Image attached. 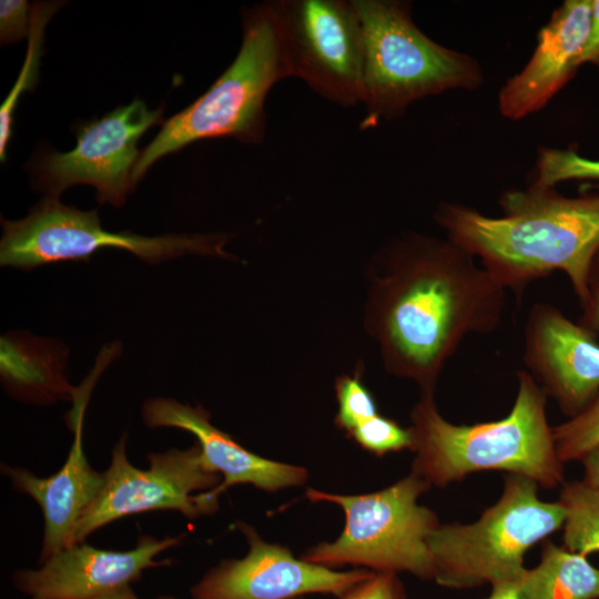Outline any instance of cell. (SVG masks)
<instances>
[{
	"instance_id": "obj_13",
	"label": "cell",
	"mask_w": 599,
	"mask_h": 599,
	"mask_svg": "<svg viewBox=\"0 0 599 599\" xmlns=\"http://www.w3.org/2000/svg\"><path fill=\"white\" fill-rule=\"evenodd\" d=\"M526 372L573 417L599 395V343L549 303H535L522 333Z\"/></svg>"
},
{
	"instance_id": "obj_27",
	"label": "cell",
	"mask_w": 599,
	"mask_h": 599,
	"mask_svg": "<svg viewBox=\"0 0 599 599\" xmlns=\"http://www.w3.org/2000/svg\"><path fill=\"white\" fill-rule=\"evenodd\" d=\"M339 599H406V593L396 573L374 571Z\"/></svg>"
},
{
	"instance_id": "obj_34",
	"label": "cell",
	"mask_w": 599,
	"mask_h": 599,
	"mask_svg": "<svg viewBox=\"0 0 599 599\" xmlns=\"http://www.w3.org/2000/svg\"><path fill=\"white\" fill-rule=\"evenodd\" d=\"M296 599H303V597L302 598H296Z\"/></svg>"
},
{
	"instance_id": "obj_3",
	"label": "cell",
	"mask_w": 599,
	"mask_h": 599,
	"mask_svg": "<svg viewBox=\"0 0 599 599\" xmlns=\"http://www.w3.org/2000/svg\"><path fill=\"white\" fill-rule=\"evenodd\" d=\"M517 395L499 420L456 425L438 412L434 395H422L410 413L413 473L444 487L480 470H506L552 488L564 478L552 427L546 416L547 395L525 370L517 373Z\"/></svg>"
},
{
	"instance_id": "obj_18",
	"label": "cell",
	"mask_w": 599,
	"mask_h": 599,
	"mask_svg": "<svg viewBox=\"0 0 599 599\" xmlns=\"http://www.w3.org/2000/svg\"><path fill=\"white\" fill-rule=\"evenodd\" d=\"M68 356L58 343L31 335L1 337V379L7 390L21 400L50 404L73 397L64 375Z\"/></svg>"
},
{
	"instance_id": "obj_2",
	"label": "cell",
	"mask_w": 599,
	"mask_h": 599,
	"mask_svg": "<svg viewBox=\"0 0 599 599\" xmlns=\"http://www.w3.org/2000/svg\"><path fill=\"white\" fill-rule=\"evenodd\" d=\"M499 205L502 214L495 217L441 202L434 220L507 291L520 294L531 282L560 271L581 303L599 250V193L565 196L555 187L529 184L505 191Z\"/></svg>"
},
{
	"instance_id": "obj_23",
	"label": "cell",
	"mask_w": 599,
	"mask_h": 599,
	"mask_svg": "<svg viewBox=\"0 0 599 599\" xmlns=\"http://www.w3.org/2000/svg\"><path fill=\"white\" fill-rule=\"evenodd\" d=\"M559 460H582L599 447V395L582 410L561 425L552 427Z\"/></svg>"
},
{
	"instance_id": "obj_22",
	"label": "cell",
	"mask_w": 599,
	"mask_h": 599,
	"mask_svg": "<svg viewBox=\"0 0 599 599\" xmlns=\"http://www.w3.org/2000/svg\"><path fill=\"white\" fill-rule=\"evenodd\" d=\"M567 181L595 182L599 186V160L582 156L572 149L540 148L530 184L555 187Z\"/></svg>"
},
{
	"instance_id": "obj_15",
	"label": "cell",
	"mask_w": 599,
	"mask_h": 599,
	"mask_svg": "<svg viewBox=\"0 0 599 599\" xmlns=\"http://www.w3.org/2000/svg\"><path fill=\"white\" fill-rule=\"evenodd\" d=\"M108 361L99 357L81 386L75 387L73 407L65 416L73 443L63 466L49 477H38L26 468L2 465L12 487L30 496L43 514L44 532L40 562L70 546L74 527L102 490L104 473L94 470L82 447V426L92 388Z\"/></svg>"
},
{
	"instance_id": "obj_31",
	"label": "cell",
	"mask_w": 599,
	"mask_h": 599,
	"mask_svg": "<svg viewBox=\"0 0 599 599\" xmlns=\"http://www.w3.org/2000/svg\"><path fill=\"white\" fill-rule=\"evenodd\" d=\"M583 483L599 488V447L588 454L583 459Z\"/></svg>"
},
{
	"instance_id": "obj_29",
	"label": "cell",
	"mask_w": 599,
	"mask_h": 599,
	"mask_svg": "<svg viewBox=\"0 0 599 599\" xmlns=\"http://www.w3.org/2000/svg\"><path fill=\"white\" fill-rule=\"evenodd\" d=\"M579 63L599 65V0H591L589 33Z\"/></svg>"
},
{
	"instance_id": "obj_8",
	"label": "cell",
	"mask_w": 599,
	"mask_h": 599,
	"mask_svg": "<svg viewBox=\"0 0 599 599\" xmlns=\"http://www.w3.org/2000/svg\"><path fill=\"white\" fill-rule=\"evenodd\" d=\"M0 263L29 271L64 261H89L101 248L124 250L158 264L184 255L235 258L225 251V234H165L144 236L130 231H105L97 211L64 205L44 196L17 221L1 220Z\"/></svg>"
},
{
	"instance_id": "obj_12",
	"label": "cell",
	"mask_w": 599,
	"mask_h": 599,
	"mask_svg": "<svg viewBox=\"0 0 599 599\" xmlns=\"http://www.w3.org/2000/svg\"><path fill=\"white\" fill-rule=\"evenodd\" d=\"M237 527L248 542V552L211 568L192 586V599H296L311 593L341 598L374 572L336 571L298 559L288 548L264 541L245 522Z\"/></svg>"
},
{
	"instance_id": "obj_24",
	"label": "cell",
	"mask_w": 599,
	"mask_h": 599,
	"mask_svg": "<svg viewBox=\"0 0 599 599\" xmlns=\"http://www.w3.org/2000/svg\"><path fill=\"white\" fill-rule=\"evenodd\" d=\"M335 393L338 410L334 423L347 435L379 414L374 396L362 380V368L337 377Z\"/></svg>"
},
{
	"instance_id": "obj_25",
	"label": "cell",
	"mask_w": 599,
	"mask_h": 599,
	"mask_svg": "<svg viewBox=\"0 0 599 599\" xmlns=\"http://www.w3.org/2000/svg\"><path fill=\"white\" fill-rule=\"evenodd\" d=\"M348 436L362 448L376 456L399 451L405 448L412 450L413 447L410 428H404L395 420L380 414L358 426Z\"/></svg>"
},
{
	"instance_id": "obj_1",
	"label": "cell",
	"mask_w": 599,
	"mask_h": 599,
	"mask_svg": "<svg viewBox=\"0 0 599 599\" xmlns=\"http://www.w3.org/2000/svg\"><path fill=\"white\" fill-rule=\"evenodd\" d=\"M507 292L448 237L408 232L373 262L365 327L389 374L416 383L422 395H434L465 338L499 326Z\"/></svg>"
},
{
	"instance_id": "obj_19",
	"label": "cell",
	"mask_w": 599,
	"mask_h": 599,
	"mask_svg": "<svg viewBox=\"0 0 599 599\" xmlns=\"http://www.w3.org/2000/svg\"><path fill=\"white\" fill-rule=\"evenodd\" d=\"M586 557L545 542L540 562L518 579L525 599H599V569Z\"/></svg>"
},
{
	"instance_id": "obj_5",
	"label": "cell",
	"mask_w": 599,
	"mask_h": 599,
	"mask_svg": "<svg viewBox=\"0 0 599 599\" xmlns=\"http://www.w3.org/2000/svg\"><path fill=\"white\" fill-rule=\"evenodd\" d=\"M352 2L364 35L362 130L403 116L420 99L483 85L478 60L427 37L414 22L407 2Z\"/></svg>"
},
{
	"instance_id": "obj_9",
	"label": "cell",
	"mask_w": 599,
	"mask_h": 599,
	"mask_svg": "<svg viewBox=\"0 0 599 599\" xmlns=\"http://www.w3.org/2000/svg\"><path fill=\"white\" fill-rule=\"evenodd\" d=\"M125 444L126 434L112 449L102 490L77 522L70 546L126 516L170 509L194 519L217 510L220 496L212 489L220 485V476L205 465L197 444L151 453L146 469L129 461Z\"/></svg>"
},
{
	"instance_id": "obj_4",
	"label": "cell",
	"mask_w": 599,
	"mask_h": 599,
	"mask_svg": "<svg viewBox=\"0 0 599 599\" xmlns=\"http://www.w3.org/2000/svg\"><path fill=\"white\" fill-rule=\"evenodd\" d=\"M242 16L243 37L235 59L207 91L164 121L141 151L132 172L135 187L156 161L196 141L231 138L257 145L264 140L266 97L292 75L276 0L246 8Z\"/></svg>"
},
{
	"instance_id": "obj_20",
	"label": "cell",
	"mask_w": 599,
	"mask_h": 599,
	"mask_svg": "<svg viewBox=\"0 0 599 599\" xmlns=\"http://www.w3.org/2000/svg\"><path fill=\"white\" fill-rule=\"evenodd\" d=\"M64 3L62 1H37L32 4L27 55L12 90L0 108L1 162H6L7 160V149L12 135L14 111L18 101L23 92L32 91L38 81L45 26Z\"/></svg>"
},
{
	"instance_id": "obj_11",
	"label": "cell",
	"mask_w": 599,
	"mask_h": 599,
	"mask_svg": "<svg viewBox=\"0 0 599 599\" xmlns=\"http://www.w3.org/2000/svg\"><path fill=\"white\" fill-rule=\"evenodd\" d=\"M292 78L351 108L363 102L364 35L352 0H276Z\"/></svg>"
},
{
	"instance_id": "obj_7",
	"label": "cell",
	"mask_w": 599,
	"mask_h": 599,
	"mask_svg": "<svg viewBox=\"0 0 599 599\" xmlns=\"http://www.w3.org/2000/svg\"><path fill=\"white\" fill-rule=\"evenodd\" d=\"M430 485L415 473L370 494L337 495L307 489L312 501H329L345 512V527L332 542H321L302 558L328 568L354 565L375 572L407 571L434 580L428 537L439 525L417 499Z\"/></svg>"
},
{
	"instance_id": "obj_17",
	"label": "cell",
	"mask_w": 599,
	"mask_h": 599,
	"mask_svg": "<svg viewBox=\"0 0 599 599\" xmlns=\"http://www.w3.org/2000/svg\"><path fill=\"white\" fill-rule=\"evenodd\" d=\"M142 417L148 427H174L195 436L205 465L222 477L212 489L216 496L237 484L275 491L307 480L305 468L263 458L241 446L211 423L210 413L202 406L192 407L172 398H150L143 405Z\"/></svg>"
},
{
	"instance_id": "obj_26",
	"label": "cell",
	"mask_w": 599,
	"mask_h": 599,
	"mask_svg": "<svg viewBox=\"0 0 599 599\" xmlns=\"http://www.w3.org/2000/svg\"><path fill=\"white\" fill-rule=\"evenodd\" d=\"M32 4L26 0L0 1V42L11 44L29 37Z\"/></svg>"
},
{
	"instance_id": "obj_10",
	"label": "cell",
	"mask_w": 599,
	"mask_h": 599,
	"mask_svg": "<svg viewBox=\"0 0 599 599\" xmlns=\"http://www.w3.org/2000/svg\"><path fill=\"white\" fill-rule=\"evenodd\" d=\"M163 112L164 104L150 110L135 99L100 119L82 122L77 125L73 150L44 149L27 163L33 187L59 197L73 185H91L99 204L122 206L135 190L132 172L141 153L138 142L151 126L164 123Z\"/></svg>"
},
{
	"instance_id": "obj_28",
	"label": "cell",
	"mask_w": 599,
	"mask_h": 599,
	"mask_svg": "<svg viewBox=\"0 0 599 599\" xmlns=\"http://www.w3.org/2000/svg\"><path fill=\"white\" fill-rule=\"evenodd\" d=\"M582 313L578 323L599 337V250L596 253L587 278V292L581 302Z\"/></svg>"
},
{
	"instance_id": "obj_14",
	"label": "cell",
	"mask_w": 599,
	"mask_h": 599,
	"mask_svg": "<svg viewBox=\"0 0 599 599\" xmlns=\"http://www.w3.org/2000/svg\"><path fill=\"white\" fill-rule=\"evenodd\" d=\"M181 539L142 535L135 547L125 551L100 549L83 541L61 549L38 568L14 571L11 580L29 598L92 599L131 586L146 569L171 565V560L158 556Z\"/></svg>"
},
{
	"instance_id": "obj_33",
	"label": "cell",
	"mask_w": 599,
	"mask_h": 599,
	"mask_svg": "<svg viewBox=\"0 0 599 599\" xmlns=\"http://www.w3.org/2000/svg\"><path fill=\"white\" fill-rule=\"evenodd\" d=\"M158 599H177L173 596H160Z\"/></svg>"
},
{
	"instance_id": "obj_16",
	"label": "cell",
	"mask_w": 599,
	"mask_h": 599,
	"mask_svg": "<svg viewBox=\"0 0 599 599\" xmlns=\"http://www.w3.org/2000/svg\"><path fill=\"white\" fill-rule=\"evenodd\" d=\"M591 0H566L537 34L525 67L504 83L498 110L517 121L541 110L580 68L590 27Z\"/></svg>"
},
{
	"instance_id": "obj_6",
	"label": "cell",
	"mask_w": 599,
	"mask_h": 599,
	"mask_svg": "<svg viewBox=\"0 0 599 599\" xmlns=\"http://www.w3.org/2000/svg\"><path fill=\"white\" fill-rule=\"evenodd\" d=\"M537 487L535 480L510 474L500 499L476 522L438 525L427 540L434 580L468 589L519 579L527 550L566 521L561 502L542 501Z\"/></svg>"
},
{
	"instance_id": "obj_21",
	"label": "cell",
	"mask_w": 599,
	"mask_h": 599,
	"mask_svg": "<svg viewBox=\"0 0 599 599\" xmlns=\"http://www.w3.org/2000/svg\"><path fill=\"white\" fill-rule=\"evenodd\" d=\"M559 501L566 510L565 547L585 556L599 552V488L569 483Z\"/></svg>"
},
{
	"instance_id": "obj_30",
	"label": "cell",
	"mask_w": 599,
	"mask_h": 599,
	"mask_svg": "<svg viewBox=\"0 0 599 599\" xmlns=\"http://www.w3.org/2000/svg\"><path fill=\"white\" fill-rule=\"evenodd\" d=\"M485 599H525V597L517 579L491 585V592Z\"/></svg>"
},
{
	"instance_id": "obj_32",
	"label": "cell",
	"mask_w": 599,
	"mask_h": 599,
	"mask_svg": "<svg viewBox=\"0 0 599 599\" xmlns=\"http://www.w3.org/2000/svg\"><path fill=\"white\" fill-rule=\"evenodd\" d=\"M29 599H45V598H29ZM92 599H140L131 586L124 587L116 591L106 593Z\"/></svg>"
}]
</instances>
